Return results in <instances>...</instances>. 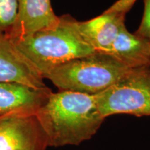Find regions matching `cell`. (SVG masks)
Wrapping results in <instances>:
<instances>
[{
	"mask_svg": "<svg viewBox=\"0 0 150 150\" xmlns=\"http://www.w3.org/2000/svg\"><path fill=\"white\" fill-rule=\"evenodd\" d=\"M48 147L79 145L90 140L105 118L95 95L70 91L52 93L35 115Z\"/></svg>",
	"mask_w": 150,
	"mask_h": 150,
	"instance_id": "1",
	"label": "cell"
},
{
	"mask_svg": "<svg viewBox=\"0 0 150 150\" xmlns=\"http://www.w3.org/2000/svg\"><path fill=\"white\" fill-rule=\"evenodd\" d=\"M76 22L63 15L53 27L13 42L43 76L54 67L96 52L81 35Z\"/></svg>",
	"mask_w": 150,
	"mask_h": 150,
	"instance_id": "2",
	"label": "cell"
},
{
	"mask_svg": "<svg viewBox=\"0 0 150 150\" xmlns=\"http://www.w3.org/2000/svg\"><path fill=\"white\" fill-rule=\"evenodd\" d=\"M130 70L110 54L96 52L54 67L42 77L59 91L95 95L115 84Z\"/></svg>",
	"mask_w": 150,
	"mask_h": 150,
	"instance_id": "3",
	"label": "cell"
},
{
	"mask_svg": "<svg viewBox=\"0 0 150 150\" xmlns=\"http://www.w3.org/2000/svg\"><path fill=\"white\" fill-rule=\"evenodd\" d=\"M95 97L104 118L122 113L150 116V67L131 69L115 84Z\"/></svg>",
	"mask_w": 150,
	"mask_h": 150,
	"instance_id": "4",
	"label": "cell"
},
{
	"mask_svg": "<svg viewBox=\"0 0 150 150\" xmlns=\"http://www.w3.org/2000/svg\"><path fill=\"white\" fill-rule=\"evenodd\" d=\"M136 1L117 0L100 16L88 21H77L79 31L95 51L106 52L125 26L126 15Z\"/></svg>",
	"mask_w": 150,
	"mask_h": 150,
	"instance_id": "5",
	"label": "cell"
},
{
	"mask_svg": "<svg viewBox=\"0 0 150 150\" xmlns=\"http://www.w3.org/2000/svg\"><path fill=\"white\" fill-rule=\"evenodd\" d=\"M47 139L36 116L0 118V150H46Z\"/></svg>",
	"mask_w": 150,
	"mask_h": 150,
	"instance_id": "6",
	"label": "cell"
},
{
	"mask_svg": "<svg viewBox=\"0 0 150 150\" xmlns=\"http://www.w3.org/2000/svg\"><path fill=\"white\" fill-rule=\"evenodd\" d=\"M52 93L46 87L0 82V118L35 115Z\"/></svg>",
	"mask_w": 150,
	"mask_h": 150,
	"instance_id": "7",
	"label": "cell"
},
{
	"mask_svg": "<svg viewBox=\"0 0 150 150\" xmlns=\"http://www.w3.org/2000/svg\"><path fill=\"white\" fill-rule=\"evenodd\" d=\"M42 74L12 40L0 36V82L18 83L41 88L46 87Z\"/></svg>",
	"mask_w": 150,
	"mask_h": 150,
	"instance_id": "8",
	"label": "cell"
},
{
	"mask_svg": "<svg viewBox=\"0 0 150 150\" xmlns=\"http://www.w3.org/2000/svg\"><path fill=\"white\" fill-rule=\"evenodd\" d=\"M59 16L54 13L51 0H18V10L14 26L8 38L18 40L40 30L56 25Z\"/></svg>",
	"mask_w": 150,
	"mask_h": 150,
	"instance_id": "9",
	"label": "cell"
},
{
	"mask_svg": "<svg viewBox=\"0 0 150 150\" xmlns=\"http://www.w3.org/2000/svg\"><path fill=\"white\" fill-rule=\"evenodd\" d=\"M107 53L129 69L150 67V40L122 28Z\"/></svg>",
	"mask_w": 150,
	"mask_h": 150,
	"instance_id": "10",
	"label": "cell"
},
{
	"mask_svg": "<svg viewBox=\"0 0 150 150\" xmlns=\"http://www.w3.org/2000/svg\"><path fill=\"white\" fill-rule=\"evenodd\" d=\"M18 0H0V36H8L16 22Z\"/></svg>",
	"mask_w": 150,
	"mask_h": 150,
	"instance_id": "11",
	"label": "cell"
},
{
	"mask_svg": "<svg viewBox=\"0 0 150 150\" xmlns=\"http://www.w3.org/2000/svg\"><path fill=\"white\" fill-rule=\"evenodd\" d=\"M144 4L142 21L135 34L150 40V0H144Z\"/></svg>",
	"mask_w": 150,
	"mask_h": 150,
	"instance_id": "12",
	"label": "cell"
}]
</instances>
